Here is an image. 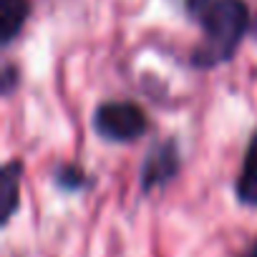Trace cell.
<instances>
[{
	"mask_svg": "<svg viewBox=\"0 0 257 257\" xmlns=\"http://www.w3.org/2000/svg\"><path fill=\"white\" fill-rule=\"evenodd\" d=\"M199 21L204 38L192 51V66L209 71L234 58L249 26V6L244 0H212Z\"/></svg>",
	"mask_w": 257,
	"mask_h": 257,
	"instance_id": "obj_1",
	"label": "cell"
},
{
	"mask_svg": "<svg viewBox=\"0 0 257 257\" xmlns=\"http://www.w3.org/2000/svg\"><path fill=\"white\" fill-rule=\"evenodd\" d=\"M93 132L116 144H132L149 132V118L134 101H103L93 111Z\"/></svg>",
	"mask_w": 257,
	"mask_h": 257,
	"instance_id": "obj_2",
	"label": "cell"
},
{
	"mask_svg": "<svg viewBox=\"0 0 257 257\" xmlns=\"http://www.w3.org/2000/svg\"><path fill=\"white\" fill-rule=\"evenodd\" d=\"M182 169V157H179V147L174 139H167L162 144H157L154 149H149L142 172H139V184L142 192H154L157 187L169 184Z\"/></svg>",
	"mask_w": 257,
	"mask_h": 257,
	"instance_id": "obj_3",
	"label": "cell"
},
{
	"mask_svg": "<svg viewBox=\"0 0 257 257\" xmlns=\"http://www.w3.org/2000/svg\"><path fill=\"white\" fill-rule=\"evenodd\" d=\"M234 197L239 204L257 209V132L247 142L242 169H239L237 182H234Z\"/></svg>",
	"mask_w": 257,
	"mask_h": 257,
	"instance_id": "obj_4",
	"label": "cell"
},
{
	"mask_svg": "<svg viewBox=\"0 0 257 257\" xmlns=\"http://www.w3.org/2000/svg\"><path fill=\"white\" fill-rule=\"evenodd\" d=\"M31 18V0H0V43L11 46Z\"/></svg>",
	"mask_w": 257,
	"mask_h": 257,
	"instance_id": "obj_5",
	"label": "cell"
},
{
	"mask_svg": "<svg viewBox=\"0 0 257 257\" xmlns=\"http://www.w3.org/2000/svg\"><path fill=\"white\" fill-rule=\"evenodd\" d=\"M21 177H23V162L21 159H8L0 174V189H3V224H8L13 219V214L18 212L21 204Z\"/></svg>",
	"mask_w": 257,
	"mask_h": 257,
	"instance_id": "obj_6",
	"label": "cell"
},
{
	"mask_svg": "<svg viewBox=\"0 0 257 257\" xmlns=\"http://www.w3.org/2000/svg\"><path fill=\"white\" fill-rule=\"evenodd\" d=\"M53 179H56V187L63 192H81L91 184V177L76 164H61L56 169Z\"/></svg>",
	"mask_w": 257,
	"mask_h": 257,
	"instance_id": "obj_7",
	"label": "cell"
},
{
	"mask_svg": "<svg viewBox=\"0 0 257 257\" xmlns=\"http://www.w3.org/2000/svg\"><path fill=\"white\" fill-rule=\"evenodd\" d=\"M16 83H18V68L16 63H6L3 66V96H11Z\"/></svg>",
	"mask_w": 257,
	"mask_h": 257,
	"instance_id": "obj_8",
	"label": "cell"
},
{
	"mask_svg": "<svg viewBox=\"0 0 257 257\" xmlns=\"http://www.w3.org/2000/svg\"><path fill=\"white\" fill-rule=\"evenodd\" d=\"M209 3H212V0H184V6H187V11H189L192 16H202Z\"/></svg>",
	"mask_w": 257,
	"mask_h": 257,
	"instance_id": "obj_9",
	"label": "cell"
},
{
	"mask_svg": "<svg viewBox=\"0 0 257 257\" xmlns=\"http://www.w3.org/2000/svg\"><path fill=\"white\" fill-rule=\"evenodd\" d=\"M247 257H257V242H254V244H252V249H249V252H247Z\"/></svg>",
	"mask_w": 257,
	"mask_h": 257,
	"instance_id": "obj_10",
	"label": "cell"
}]
</instances>
